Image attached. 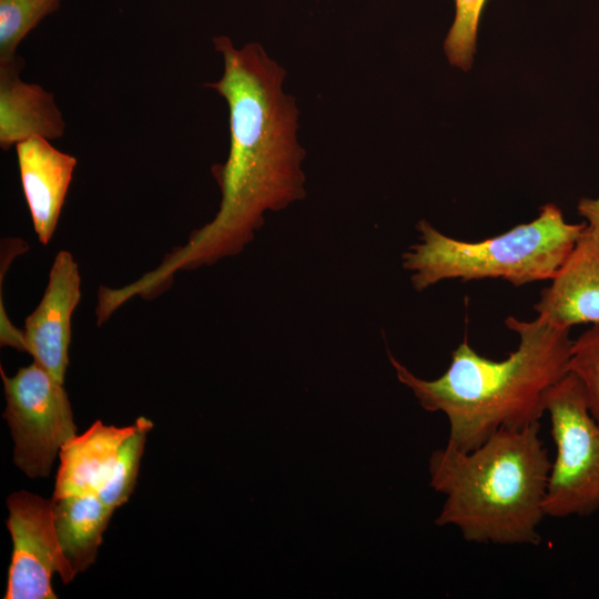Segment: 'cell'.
Returning a JSON list of instances; mask_svg holds the SVG:
<instances>
[{
  "mask_svg": "<svg viewBox=\"0 0 599 599\" xmlns=\"http://www.w3.org/2000/svg\"><path fill=\"white\" fill-rule=\"evenodd\" d=\"M222 53V78L205 85L222 95L230 114V150L211 172L221 190L216 215L192 231L151 272L125 286L130 297L151 300L177 271L195 270L240 254L264 225L267 211L302 200L305 151L297 141L298 110L283 91L285 70L258 43L237 49L227 37L213 39Z\"/></svg>",
  "mask_w": 599,
  "mask_h": 599,
  "instance_id": "obj_1",
  "label": "cell"
},
{
  "mask_svg": "<svg viewBox=\"0 0 599 599\" xmlns=\"http://www.w3.org/2000/svg\"><path fill=\"white\" fill-rule=\"evenodd\" d=\"M506 326L519 337L506 359L479 355L465 338L451 353V362L436 379H423L390 353L398 380L428 412L445 414L447 444L463 451L480 446L500 428H521L546 413L548 390L568 373L572 339L570 329L539 316L520 321L509 316Z\"/></svg>",
  "mask_w": 599,
  "mask_h": 599,
  "instance_id": "obj_2",
  "label": "cell"
},
{
  "mask_svg": "<svg viewBox=\"0 0 599 599\" xmlns=\"http://www.w3.org/2000/svg\"><path fill=\"white\" fill-rule=\"evenodd\" d=\"M539 432V423L500 428L473 450H435L430 486L446 496L436 525L469 542L538 545L551 467Z\"/></svg>",
  "mask_w": 599,
  "mask_h": 599,
  "instance_id": "obj_3",
  "label": "cell"
},
{
  "mask_svg": "<svg viewBox=\"0 0 599 599\" xmlns=\"http://www.w3.org/2000/svg\"><path fill=\"white\" fill-rule=\"evenodd\" d=\"M585 227L567 222L552 203L531 222L478 242L450 237L420 220L419 241L403 254L402 264L417 292L446 280L501 278L515 286L550 281Z\"/></svg>",
  "mask_w": 599,
  "mask_h": 599,
  "instance_id": "obj_4",
  "label": "cell"
},
{
  "mask_svg": "<svg viewBox=\"0 0 599 599\" xmlns=\"http://www.w3.org/2000/svg\"><path fill=\"white\" fill-rule=\"evenodd\" d=\"M556 456L547 481L545 515L589 516L599 509V424L592 417L579 379L567 373L545 403Z\"/></svg>",
  "mask_w": 599,
  "mask_h": 599,
  "instance_id": "obj_5",
  "label": "cell"
},
{
  "mask_svg": "<svg viewBox=\"0 0 599 599\" xmlns=\"http://www.w3.org/2000/svg\"><path fill=\"white\" fill-rule=\"evenodd\" d=\"M13 463L30 478L47 477L61 448L77 435L63 384L33 362L12 377L1 368Z\"/></svg>",
  "mask_w": 599,
  "mask_h": 599,
  "instance_id": "obj_6",
  "label": "cell"
},
{
  "mask_svg": "<svg viewBox=\"0 0 599 599\" xmlns=\"http://www.w3.org/2000/svg\"><path fill=\"white\" fill-rule=\"evenodd\" d=\"M6 521L12 538L6 599H55L52 576L69 583L75 571L67 560L55 528L52 499L26 490L7 499Z\"/></svg>",
  "mask_w": 599,
  "mask_h": 599,
  "instance_id": "obj_7",
  "label": "cell"
},
{
  "mask_svg": "<svg viewBox=\"0 0 599 599\" xmlns=\"http://www.w3.org/2000/svg\"><path fill=\"white\" fill-rule=\"evenodd\" d=\"M81 277L72 254L57 253L40 303L26 318V352L55 380L64 384L69 365L71 317L81 298Z\"/></svg>",
  "mask_w": 599,
  "mask_h": 599,
  "instance_id": "obj_8",
  "label": "cell"
},
{
  "mask_svg": "<svg viewBox=\"0 0 599 599\" xmlns=\"http://www.w3.org/2000/svg\"><path fill=\"white\" fill-rule=\"evenodd\" d=\"M534 305L538 316L564 328L599 324V236L586 227Z\"/></svg>",
  "mask_w": 599,
  "mask_h": 599,
  "instance_id": "obj_9",
  "label": "cell"
},
{
  "mask_svg": "<svg viewBox=\"0 0 599 599\" xmlns=\"http://www.w3.org/2000/svg\"><path fill=\"white\" fill-rule=\"evenodd\" d=\"M14 146L33 229L39 241L45 245L55 231L77 159L39 136L21 141Z\"/></svg>",
  "mask_w": 599,
  "mask_h": 599,
  "instance_id": "obj_10",
  "label": "cell"
},
{
  "mask_svg": "<svg viewBox=\"0 0 599 599\" xmlns=\"http://www.w3.org/2000/svg\"><path fill=\"white\" fill-rule=\"evenodd\" d=\"M24 61L16 55L0 61V146L39 136L47 140L64 134L65 123L53 94L35 83L20 79Z\"/></svg>",
  "mask_w": 599,
  "mask_h": 599,
  "instance_id": "obj_11",
  "label": "cell"
},
{
  "mask_svg": "<svg viewBox=\"0 0 599 599\" xmlns=\"http://www.w3.org/2000/svg\"><path fill=\"white\" fill-rule=\"evenodd\" d=\"M138 422L124 427L97 420L60 450L53 497L99 495L109 481L123 443L135 433Z\"/></svg>",
  "mask_w": 599,
  "mask_h": 599,
  "instance_id": "obj_12",
  "label": "cell"
},
{
  "mask_svg": "<svg viewBox=\"0 0 599 599\" xmlns=\"http://www.w3.org/2000/svg\"><path fill=\"white\" fill-rule=\"evenodd\" d=\"M62 551L75 573L95 560L113 509L98 495L51 498Z\"/></svg>",
  "mask_w": 599,
  "mask_h": 599,
  "instance_id": "obj_13",
  "label": "cell"
},
{
  "mask_svg": "<svg viewBox=\"0 0 599 599\" xmlns=\"http://www.w3.org/2000/svg\"><path fill=\"white\" fill-rule=\"evenodd\" d=\"M59 7L60 0H0V61L13 59L26 35Z\"/></svg>",
  "mask_w": 599,
  "mask_h": 599,
  "instance_id": "obj_14",
  "label": "cell"
},
{
  "mask_svg": "<svg viewBox=\"0 0 599 599\" xmlns=\"http://www.w3.org/2000/svg\"><path fill=\"white\" fill-rule=\"evenodd\" d=\"M136 422L138 429L123 443L112 475L98 495L113 510L125 504L134 490L146 435L153 427L143 416Z\"/></svg>",
  "mask_w": 599,
  "mask_h": 599,
  "instance_id": "obj_15",
  "label": "cell"
},
{
  "mask_svg": "<svg viewBox=\"0 0 599 599\" xmlns=\"http://www.w3.org/2000/svg\"><path fill=\"white\" fill-rule=\"evenodd\" d=\"M568 373L579 379L589 410L599 424V324L572 339Z\"/></svg>",
  "mask_w": 599,
  "mask_h": 599,
  "instance_id": "obj_16",
  "label": "cell"
},
{
  "mask_svg": "<svg viewBox=\"0 0 599 599\" xmlns=\"http://www.w3.org/2000/svg\"><path fill=\"white\" fill-rule=\"evenodd\" d=\"M487 0H455L456 14L444 42L445 53L454 67L468 70L476 49L477 31Z\"/></svg>",
  "mask_w": 599,
  "mask_h": 599,
  "instance_id": "obj_17",
  "label": "cell"
},
{
  "mask_svg": "<svg viewBox=\"0 0 599 599\" xmlns=\"http://www.w3.org/2000/svg\"><path fill=\"white\" fill-rule=\"evenodd\" d=\"M577 210L579 215L585 219L586 229L599 236V197L580 200Z\"/></svg>",
  "mask_w": 599,
  "mask_h": 599,
  "instance_id": "obj_18",
  "label": "cell"
}]
</instances>
